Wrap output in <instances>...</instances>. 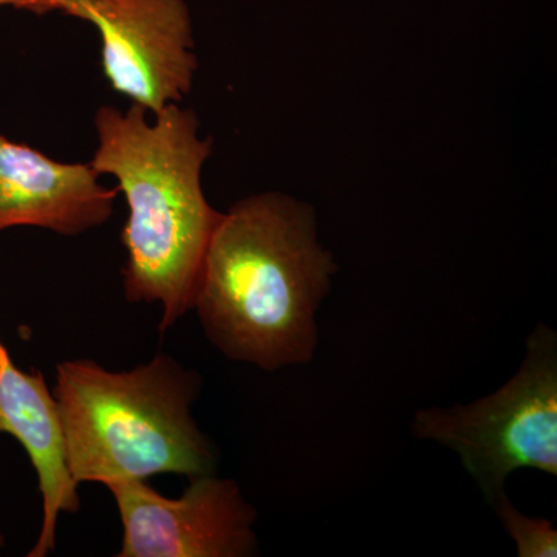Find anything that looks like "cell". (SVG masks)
I'll return each instance as SVG.
<instances>
[{
	"label": "cell",
	"instance_id": "30bf717a",
	"mask_svg": "<svg viewBox=\"0 0 557 557\" xmlns=\"http://www.w3.org/2000/svg\"><path fill=\"white\" fill-rule=\"evenodd\" d=\"M40 0H0V7H13V9L28 11L36 14Z\"/></svg>",
	"mask_w": 557,
	"mask_h": 557
},
{
	"label": "cell",
	"instance_id": "3957f363",
	"mask_svg": "<svg viewBox=\"0 0 557 557\" xmlns=\"http://www.w3.org/2000/svg\"><path fill=\"white\" fill-rule=\"evenodd\" d=\"M200 391V376L164 351L127 372L91 359L58 364L53 395L73 478L109 485L215 474L218 449L193 416Z\"/></svg>",
	"mask_w": 557,
	"mask_h": 557
},
{
	"label": "cell",
	"instance_id": "8fae6325",
	"mask_svg": "<svg viewBox=\"0 0 557 557\" xmlns=\"http://www.w3.org/2000/svg\"><path fill=\"white\" fill-rule=\"evenodd\" d=\"M3 545H5V537H3L2 534H0V549L3 548Z\"/></svg>",
	"mask_w": 557,
	"mask_h": 557
},
{
	"label": "cell",
	"instance_id": "9c48e42d",
	"mask_svg": "<svg viewBox=\"0 0 557 557\" xmlns=\"http://www.w3.org/2000/svg\"><path fill=\"white\" fill-rule=\"evenodd\" d=\"M490 505L515 541L519 557L557 556V531L549 520L523 515L509 502L505 493L494 498Z\"/></svg>",
	"mask_w": 557,
	"mask_h": 557
},
{
	"label": "cell",
	"instance_id": "ba28073f",
	"mask_svg": "<svg viewBox=\"0 0 557 557\" xmlns=\"http://www.w3.org/2000/svg\"><path fill=\"white\" fill-rule=\"evenodd\" d=\"M0 434L13 435L36 469L42 497V523L28 557H46L57 548L61 512L81 508L79 483L70 469L67 442L60 408L40 372H24L14 364L0 341Z\"/></svg>",
	"mask_w": 557,
	"mask_h": 557
},
{
	"label": "cell",
	"instance_id": "7a4b0ae2",
	"mask_svg": "<svg viewBox=\"0 0 557 557\" xmlns=\"http://www.w3.org/2000/svg\"><path fill=\"white\" fill-rule=\"evenodd\" d=\"M98 148L90 164L112 175L126 197L121 242L124 298L159 304L160 333L194 310L209 242L223 212L209 205L201 171L212 139L199 135V116L180 104L150 115L143 106H101L95 113Z\"/></svg>",
	"mask_w": 557,
	"mask_h": 557
},
{
	"label": "cell",
	"instance_id": "52a82bcc",
	"mask_svg": "<svg viewBox=\"0 0 557 557\" xmlns=\"http://www.w3.org/2000/svg\"><path fill=\"white\" fill-rule=\"evenodd\" d=\"M90 163H61L0 135V231L35 226L79 236L112 218L119 189Z\"/></svg>",
	"mask_w": 557,
	"mask_h": 557
},
{
	"label": "cell",
	"instance_id": "8992f818",
	"mask_svg": "<svg viewBox=\"0 0 557 557\" xmlns=\"http://www.w3.org/2000/svg\"><path fill=\"white\" fill-rule=\"evenodd\" d=\"M106 486L123 523L116 557L258 555V512L234 480L200 475L190 479L178 498L161 496L146 480H116Z\"/></svg>",
	"mask_w": 557,
	"mask_h": 557
},
{
	"label": "cell",
	"instance_id": "5b68a950",
	"mask_svg": "<svg viewBox=\"0 0 557 557\" xmlns=\"http://www.w3.org/2000/svg\"><path fill=\"white\" fill-rule=\"evenodd\" d=\"M49 13L97 27L106 81L150 115L193 90L199 61L186 0H40L36 14Z\"/></svg>",
	"mask_w": 557,
	"mask_h": 557
},
{
	"label": "cell",
	"instance_id": "277c9868",
	"mask_svg": "<svg viewBox=\"0 0 557 557\" xmlns=\"http://www.w3.org/2000/svg\"><path fill=\"white\" fill-rule=\"evenodd\" d=\"M413 435L453 449L487 504L518 469L557 478V336L541 324L516 375L493 394L453 408L418 410Z\"/></svg>",
	"mask_w": 557,
	"mask_h": 557
},
{
	"label": "cell",
	"instance_id": "6da1fadb",
	"mask_svg": "<svg viewBox=\"0 0 557 557\" xmlns=\"http://www.w3.org/2000/svg\"><path fill=\"white\" fill-rule=\"evenodd\" d=\"M336 270L318 242L309 205L256 194L223 212L194 310L212 346L233 361L267 372L307 364L318 346V309Z\"/></svg>",
	"mask_w": 557,
	"mask_h": 557
}]
</instances>
